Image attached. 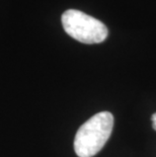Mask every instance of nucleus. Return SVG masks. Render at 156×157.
Wrapping results in <instances>:
<instances>
[{"instance_id":"nucleus-2","label":"nucleus","mask_w":156,"mask_h":157,"mask_svg":"<svg viewBox=\"0 0 156 157\" xmlns=\"http://www.w3.org/2000/svg\"><path fill=\"white\" fill-rule=\"evenodd\" d=\"M61 21L64 31L83 44H99L108 38L105 23L80 10L68 9L62 14Z\"/></svg>"},{"instance_id":"nucleus-3","label":"nucleus","mask_w":156,"mask_h":157,"mask_svg":"<svg viewBox=\"0 0 156 157\" xmlns=\"http://www.w3.org/2000/svg\"><path fill=\"white\" fill-rule=\"evenodd\" d=\"M151 120H152V123H153V125H152V126H153V129L156 131V113L152 115Z\"/></svg>"},{"instance_id":"nucleus-1","label":"nucleus","mask_w":156,"mask_h":157,"mask_svg":"<svg viewBox=\"0 0 156 157\" xmlns=\"http://www.w3.org/2000/svg\"><path fill=\"white\" fill-rule=\"evenodd\" d=\"M114 128V116L101 112L80 126L74 139V150L78 157H93L108 140Z\"/></svg>"}]
</instances>
